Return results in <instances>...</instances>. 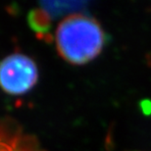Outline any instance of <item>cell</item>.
Segmentation results:
<instances>
[{
	"mask_svg": "<svg viewBox=\"0 0 151 151\" xmlns=\"http://www.w3.org/2000/svg\"><path fill=\"white\" fill-rule=\"evenodd\" d=\"M141 110L144 115H151V102L144 101L141 104Z\"/></svg>",
	"mask_w": 151,
	"mask_h": 151,
	"instance_id": "obj_6",
	"label": "cell"
},
{
	"mask_svg": "<svg viewBox=\"0 0 151 151\" xmlns=\"http://www.w3.org/2000/svg\"><path fill=\"white\" fill-rule=\"evenodd\" d=\"M106 35L102 26L87 15L71 14L59 23L55 44L59 56L71 65L81 66L94 60L102 52Z\"/></svg>",
	"mask_w": 151,
	"mask_h": 151,
	"instance_id": "obj_1",
	"label": "cell"
},
{
	"mask_svg": "<svg viewBox=\"0 0 151 151\" xmlns=\"http://www.w3.org/2000/svg\"><path fill=\"white\" fill-rule=\"evenodd\" d=\"M28 24L37 35H49L51 29L50 14L44 8L34 9L28 15Z\"/></svg>",
	"mask_w": 151,
	"mask_h": 151,
	"instance_id": "obj_3",
	"label": "cell"
},
{
	"mask_svg": "<svg viewBox=\"0 0 151 151\" xmlns=\"http://www.w3.org/2000/svg\"><path fill=\"white\" fill-rule=\"evenodd\" d=\"M38 81V68L31 57L13 53L0 61V87L10 95H23Z\"/></svg>",
	"mask_w": 151,
	"mask_h": 151,
	"instance_id": "obj_2",
	"label": "cell"
},
{
	"mask_svg": "<svg viewBox=\"0 0 151 151\" xmlns=\"http://www.w3.org/2000/svg\"><path fill=\"white\" fill-rule=\"evenodd\" d=\"M43 3L44 9L48 13H53L54 15L63 14L69 9L81 5L83 0H41Z\"/></svg>",
	"mask_w": 151,
	"mask_h": 151,
	"instance_id": "obj_5",
	"label": "cell"
},
{
	"mask_svg": "<svg viewBox=\"0 0 151 151\" xmlns=\"http://www.w3.org/2000/svg\"><path fill=\"white\" fill-rule=\"evenodd\" d=\"M7 134L4 129H0V151H35L31 149V145L27 147V137L16 134L14 137L7 138Z\"/></svg>",
	"mask_w": 151,
	"mask_h": 151,
	"instance_id": "obj_4",
	"label": "cell"
}]
</instances>
